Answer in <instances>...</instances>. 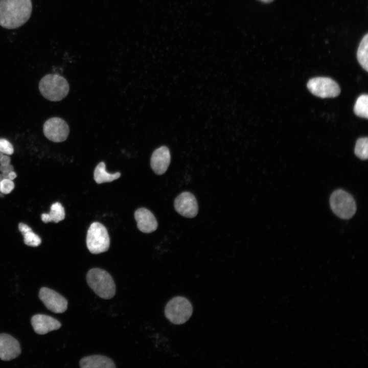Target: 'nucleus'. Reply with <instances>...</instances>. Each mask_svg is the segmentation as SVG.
Wrapping results in <instances>:
<instances>
[{"label":"nucleus","instance_id":"1","mask_svg":"<svg viewBox=\"0 0 368 368\" xmlns=\"http://www.w3.org/2000/svg\"><path fill=\"white\" fill-rule=\"evenodd\" d=\"M32 11L31 0H0V26L18 28L29 20Z\"/></svg>","mask_w":368,"mask_h":368},{"label":"nucleus","instance_id":"2","mask_svg":"<svg viewBox=\"0 0 368 368\" xmlns=\"http://www.w3.org/2000/svg\"><path fill=\"white\" fill-rule=\"evenodd\" d=\"M86 281L89 287L100 297L110 299L116 293V285L110 274L106 271L94 268L86 274Z\"/></svg>","mask_w":368,"mask_h":368},{"label":"nucleus","instance_id":"3","mask_svg":"<svg viewBox=\"0 0 368 368\" xmlns=\"http://www.w3.org/2000/svg\"><path fill=\"white\" fill-rule=\"evenodd\" d=\"M69 84L66 80L57 74H48L39 83V90L42 96L51 101H59L69 92Z\"/></svg>","mask_w":368,"mask_h":368},{"label":"nucleus","instance_id":"4","mask_svg":"<svg viewBox=\"0 0 368 368\" xmlns=\"http://www.w3.org/2000/svg\"><path fill=\"white\" fill-rule=\"evenodd\" d=\"M192 305L186 298L177 296L171 298L166 304L165 314L167 318L176 325L182 324L191 317Z\"/></svg>","mask_w":368,"mask_h":368},{"label":"nucleus","instance_id":"5","mask_svg":"<svg viewBox=\"0 0 368 368\" xmlns=\"http://www.w3.org/2000/svg\"><path fill=\"white\" fill-rule=\"evenodd\" d=\"M330 204L334 213L341 219L352 218L356 211V203L353 196L341 189L332 193Z\"/></svg>","mask_w":368,"mask_h":368},{"label":"nucleus","instance_id":"6","mask_svg":"<svg viewBox=\"0 0 368 368\" xmlns=\"http://www.w3.org/2000/svg\"><path fill=\"white\" fill-rule=\"evenodd\" d=\"M86 245L94 254L106 251L110 245V239L106 228L101 223L95 222L89 226L86 236Z\"/></svg>","mask_w":368,"mask_h":368},{"label":"nucleus","instance_id":"7","mask_svg":"<svg viewBox=\"0 0 368 368\" xmlns=\"http://www.w3.org/2000/svg\"><path fill=\"white\" fill-rule=\"evenodd\" d=\"M307 88L314 95L322 98L337 97L340 93L338 84L327 77H316L309 80Z\"/></svg>","mask_w":368,"mask_h":368},{"label":"nucleus","instance_id":"8","mask_svg":"<svg viewBox=\"0 0 368 368\" xmlns=\"http://www.w3.org/2000/svg\"><path fill=\"white\" fill-rule=\"evenodd\" d=\"M44 136L49 140L59 143L65 141L68 136L70 129L66 122L61 118H51L43 126Z\"/></svg>","mask_w":368,"mask_h":368},{"label":"nucleus","instance_id":"9","mask_svg":"<svg viewBox=\"0 0 368 368\" xmlns=\"http://www.w3.org/2000/svg\"><path fill=\"white\" fill-rule=\"evenodd\" d=\"M38 296L46 308L53 312L62 313L67 309V301L54 290L42 287L39 290Z\"/></svg>","mask_w":368,"mask_h":368},{"label":"nucleus","instance_id":"10","mask_svg":"<svg viewBox=\"0 0 368 368\" xmlns=\"http://www.w3.org/2000/svg\"><path fill=\"white\" fill-rule=\"evenodd\" d=\"M174 208L180 215L187 218L195 217L198 212L196 199L189 192H182L175 198Z\"/></svg>","mask_w":368,"mask_h":368},{"label":"nucleus","instance_id":"11","mask_svg":"<svg viewBox=\"0 0 368 368\" xmlns=\"http://www.w3.org/2000/svg\"><path fill=\"white\" fill-rule=\"evenodd\" d=\"M21 353L18 341L6 333L0 334V359L9 361L17 357Z\"/></svg>","mask_w":368,"mask_h":368},{"label":"nucleus","instance_id":"12","mask_svg":"<svg viewBox=\"0 0 368 368\" xmlns=\"http://www.w3.org/2000/svg\"><path fill=\"white\" fill-rule=\"evenodd\" d=\"M31 322L34 331L38 334H45L52 331L58 330L61 324L56 319L45 314L33 315Z\"/></svg>","mask_w":368,"mask_h":368},{"label":"nucleus","instance_id":"13","mask_svg":"<svg viewBox=\"0 0 368 368\" xmlns=\"http://www.w3.org/2000/svg\"><path fill=\"white\" fill-rule=\"evenodd\" d=\"M171 162V154L169 149L162 146L154 151L150 159V165L154 173L162 175L165 173Z\"/></svg>","mask_w":368,"mask_h":368},{"label":"nucleus","instance_id":"14","mask_svg":"<svg viewBox=\"0 0 368 368\" xmlns=\"http://www.w3.org/2000/svg\"><path fill=\"white\" fill-rule=\"evenodd\" d=\"M137 227L141 232L150 233L157 227V222L154 215L146 208H140L134 213Z\"/></svg>","mask_w":368,"mask_h":368},{"label":"nucleus","instance_id":"15","mask_svg":"<svg viewBox=\"0 0 368 368\" xmlns=\"http://www.w3.org/2000/svg\"><path fill=\"white\" fill-rule=\"evenodd\" d=\"M81 368H114L113 361L107 357L95 355L84 357L80 362Z\"/></svg>","mask_w":368,"mask_h":368},{"label":"nucleus","instance_id":"16","mask_svg":"<svg viewBox=\"0 0 368 368\" xmlns=\"http://www.w3.org/2000/svg\"><path fill=\"white\" fill-rule=\"evenodd\" d=\"M65 215L64 208L61 203L57 202L52 204L49 213H43L41 215V220L44 223H58L64 219Z\"/></svg>","mask_w":368,"mask_h":368},{"label":"nucleus","instance_id":"17","mask_svg":"<svg viewBox=\"0 0 368 368\" xmlns=\"http://www.w3.org/2000/svg\"><path fill=\"white\" fill-rule=\"evenodd\" d=\"M121 176L120 172L111 174L108 173L105 170V164L104 162L99 163L94 173V177L97 183H102L105 182H111L119 178Z\"/></svg>","mask_w":368,"mask_h":368},{"label":"nucleus","instance_id":"18","mask_svg":"<svg viewBox=\"0 0 368 368\" xmlns=\"http://www.w3.org/2000/svg\"><path fill=\"white\" fill-rule=\"evenodd\" d=\"M18 229L24 236V243L26 245L36 247L40 244L41 239L32 231V229L28 225L20 223L18 225Z\"/></svg>","mask_w":368,"mask_h":368},{"label":"nucleus","instance_id":"19","mask_svg":"<svg viewBox=\"0 0 368 368\" xmlns=\"http://www.w3.org/2000/svg\"><path fill=\"white\" fill-rule=\"evenodd\" d=\"M368 34L366 33L362 38L357 52V58L362 67L368 71Z\"/></svg>","mask_w":368,"mask_h":368},{"label":"nucleus","instance_id":"20","mask_svg":"<svg viewBox=\"0 0 368 368\" xmlns=\"http://www.w3.org/2000/svg\"><path fill=\"white\" fill-rule=\"evenodd\" d=\"M354 111L355 114L361 118H368V96L367 95H361L357 99Z\"/></svg>","mask_w":368,"mask_h":368},{"label":"nucleus","instance_id":"21","mask_svg":"<svg viewBox=\"0 0 368 368\" xmlns=\"http://www.w3.org/2000/svg\"><path fill=\"white\" fill-rule=\"evenodd\" d=\"M354 151L358 157L363 160L366 159L368 157V139H359L356 142Z\"/></svg>","mask_w":368,"mask_h":368},{"label":"nucleus","instance_id":"22","mask_svg":"<svg viewBox=\"0 0 368 368\" xmlns=\"http://www.w3.org/2000/svg\"><path fill=\"white\" fill-rule=\"evenodd\" d=\"M14 184L12 180L9 178H4L0 181L1 193L7 194L10 193L14 189Z\"/></svg>","mask_w":368,"mask_h":368},{"label":"nucleus","instance_id":"23","mask_svg":"<svg viewBox=\"0 0 368 368\" xmlns=\"http://www.w3.org/2000/svg\"><path fill=\"white\" fill-rule=\"evenodd\" d=\"M0 152L7 155H12L14 148L11 143L5 139H0Z\"/></svg>","mask_w":368,"mask_h":368},{"label":"nucleus","instance_id":"24","mask_svg":"<svg viewBox=\"0 0 368 368\" xmlns=\"http://www.w3.org/2000/svg\"><path fill=\"white\" fill-rule=\"evenodd\" d=\"M13 170V167L10 164L6 165H0V171L2 172H10Z\"/></svg>","mask_w":368,"mask_h":368},{"label":"nucleus","instance_id":"25","mask_svg":"<svg viewBox=\"0 0 368 368\" xmlns=\"http://www.w3.org/2000/svg\"><path fill=\"white\" fill-rule=\"evenodd\" d=\"M11 159L10 157L6 155H4L2 156V158L0 159V165H6L10 164Z\"/></svg>","mask_w":368,"mask_h":368},{"label":"nucleus","instance_id":"26","mask_svg":"<svg viewBox=\"0 0 368 368\" xmlns=\"http://www.w3.org/2000/svg\"><path fill=\"white\" fill-rule=\"evenodd\" d=\"M16 177V174L15 173V172H14L13 171H12L9 172V173L8 174V178H9L11 180H13Z\"/></svg>","mask_w":368,"mask_h":368},{"label":"nucleus","instance_id":"27","mask_svg":"<svg viewBox=\"0 0 368 368\" xmlns=\"http://www.w3.org/2000/svg\"><path fill=\"white\" fill-rule=\"evenodd\" d=\"M263 3H269L272 2L273 0H259Z\"/></svg>","mask_w":368,"mask_h":368},{"label":"nucleus","instance_id":"28","mask_svg":"<svg viewBox=\"0 0 368 368\" xmlns=\"http://www.w3.org/2000/svg\"><path fill=\"white\" fill-rule=\"evenodd\" d=\"M3 155H4V153H3L2 152H0V159H1V158H2V156H3Z\"/></svg>","mask_w":368,"mask_h":368},{"label":"nucleus","instance_id":"29","mask_svg":"<svg viewBox=\"0 0 368 368\" xmlns=\"http://www.w3.org/2000/svg\"></svg>","mask_w":368,"mask_h":368}]
</instances>
